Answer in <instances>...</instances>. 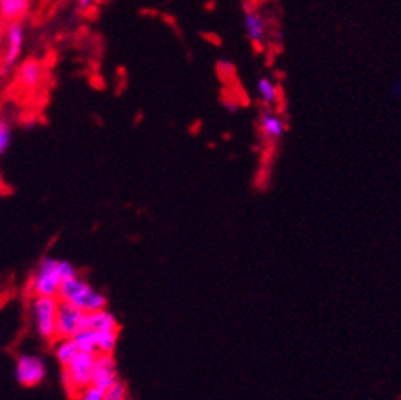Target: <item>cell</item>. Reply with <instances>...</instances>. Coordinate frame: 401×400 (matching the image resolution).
Masks as SVG:
<instances>
[{
  "mask_svg": "<svg viewBox=\"0 0 401 400\" xmlns=\"http://www.w3.org/2000/svg\"><path fill=\"white\" fill-rule=\"evenodd\" d=\"M117 379H119V370H117L114 354H98L95 360V370H93L91 386L106 391Z\"/></svg>",
  "mask_w": 401,
  "mask_h": 400,
  "instance_id": "cell-7",
  "label": "cell"
},
{
  "mask_svg": "<svg viewBox=\"0 0 401 400\" xmlns=\"http://www.w3.org/2000/svg\"><path fill=\"white\" fill-rule=\"evenodd\" d=\"M56 296H32L31 315L36 333L41 340L55 343L56 341Z\"/></svg>",
  "mask_w": 401,
  "mask_h": 400,
  "instance_id": "cell-3",
  "label": "cell"
},
{
  "mask_svg": "<svg viewBox=\"0 0 401 400\" xmlns=\"http://www.w3.org/2000/svg\"><path fill=\"white\" fill-rule=\"evenodd\" d=\"M79 353L80 351L79 348H77V344L74 343V340L72 338L55 341V359L60 362L61 367H65V365L69 364Z\"/></svg>",
  "mask_w": 401,
  "mask_h": 400,
  "instance_id": "cell-14",
  "label": "cell"
},
{
  "mask_svg": "<svg viewBox=\"0 0 401 400\" xmlns=\"http://www.w3.org/2000/svg\"><path fill=\"white\" fill-rule=\"evenodd\" d=\"M224 107H226V111L231 112V114H237L238 109H240V104L233 100H224Z\"/></svg>",
  "mask_w": 401,
  "mask_h": 400,
  "instance_id": "cell-20",
  "label": "cell"
},
{
  "mask_svg": "<svg viewBox=\"0 0 401 400\" xmlns=\"http://www.w3.org/2000/svg\"><path fill=\"white\" fill-rule=\"evenodd\" d=\"M43 77V65L36 58H29L18 67V82L24 89H36Z\"/></svg>",
  "mask_w": 401,
  "mask_h": 400,
  "instance_id": "cell-12",
  "label": "cell"
},
{
  "mask_svg": "<svg viewBox=\"0 0 401 400\" xmlns=\"http://www.w3.org/2000/svg\"><path fill=\"white\" fill-rule=\"evenodd\" d=\"M58 300L69 302L83 312H95L107 309V298L104 293L91 287L80 276L62 282Z\"/></svg>",
  "mask_w": 401,
  "mask_h": 400,
  "instance_id": "cell-2",
  "label": "cell"
},
{
  "mask_svg": "<svg viewBox=\"0 0 401 400\" xmlns=\"http://www.w3.org/2000/svg\"><path fill=\"white\" fill-rule=\"evenodd\" d=\"M7 72H8V69H7V67H5L3 65H2V66H0V79H2V77H5V76H7Z\"/></svg>",
  "mask_w": 401,
  "mask_h": 400,
  "instance_id": "cell-22",
  "label": "cell"
},
{
  "mask_svg": "<svg viewBox=\"0 0 401 400\" xmlns=\"http://www.w3.org/2000/svg\"><path fill=\"white\" fill-rule=\"evenodd\" d=\"M96 355L98 354L95 353H83V351H80L69 364L62 367V384H65V388L72 396L79 392L80 389L91 384Z\"/></svg>",
  "mask_w": 401,
  "mask_h": 400,
  "instance_id": "cell-4",
  "label": "cell"
},
{
  "mask_svg": "<svg viewBox=\"0 0 401 400\" xmlns=\"http://www.w3.org/2000/svg\"><path fill=\"white\" fill-rule=\"evenodd\" d=\"M82 330H93V331H109V330H120L117 317L107 309L85 312L83 315Z\"/></svg>",
  "mask_w": 401,
  "mask_h": 400,
  "instance_id": "cell-11",
  "label": "cell"
},
{
  "mask_svg": "<svg viewBox=\"0 0 401 400\" xmlns=\"http://www.w3.org/2000/svg\"><path fill=\"white\" fill-rule=\"evenodd\" d=\"M24 47V27L21 23L14 21L10 24L7 32V53H5L3 66L10 69L16 65Z\"/></svg>",
  "mask_w": 401,
  "mask_h": 400,
  "instance_id": "cell-10",
  "label": "cell"
},
{
  "mask_svg": "<svg viewBox=\"0 0 401 400\" xmlns=\"http://www.w3.org/2000/svg\"><path fill=\"white\" fill-rule=\"evenodd\" d=\"M102 396H104V391L90 384V386L83 388L79 392L74 394V400H102Z\"/></svg>",
  "mask_w": 401,
  "mask_h": 400,
  "instance_id": "cell-19",
  "label": "cell"
},
{
  "mask_svg": "<svg viewBox=\"0 0 401 400\" xmlns=\"http://www.w3.org/2000/svg\"><path fill=\"white\" fill-rule=\"evenodd\" d=\"M259 131L266 141L278 143L286 133V122L277 111L264 107L259 112Z\"/></svg>",
  "mask_w": 401,
  "mask_h": 400,
  "instance_id": "cell-8",
  "label": "cell"
},
{
  "mask_svg": "<svg viewBox=\"0 0 401 400\" xmlns=\"http://www.w3.org/2000/svg\"><path fill=\"white\" fill-rule=\"evenodd\" d=\"M102 400H128V388L119 378L109 389H106Z\"/></svg>",
  "mask_w": 401,
  "mask_h": 400,
  "instance_id": "cell-17",
  "label": "cell"
},
{
  "mask_svg": "<svg viewBox=\"0 0 401 400\" xmlns=\"http://www.w3.org/2000/svg\"><path fill=\"white\" fill-rule=\"evenodd\" d=\"M275 41H278V42L283 41V32L282 31H278V34L275 32Z\"/></svg>",
  "mask_w": 401,
  "mask_h": 400,
  "instance_id": "cell-23",
  "label": "cell"
},
{
  "mask_svg": "<svg viewBox=\"0 0 401 400\" xmlns=\"http://www.w3.org/2000/svg\"><path fill=\"white\" fill-rule=\"evenodd\" d=\"M79 276L76 266L66 260H56L53 256L42 258L29 280V291L32 296H56L62 282Z\"/></svg>",
  "mask_w": 401,
  "mask_h": 400,
  "instance_id": "cell-1",
  "label": "cell"
},
{
  "mask_svg": "<svg viewBox=\"0 0 401 400\" xmlns=\"http://www.w3.org/2000/svg\"><path fill=\"white\" fill-rule=\"evenodd\" d=\"M83 315L85 312L77 309L76 306L66 301H58L56 307V340L72 338L79 333L83 325Z\"/></svg>",
  "mask_w": 401,
  "mask_h": 400,
  "instance_id": "cell-6",
  "label": "cell"
},
{
  "mask_svg": "<svg viewBox=\"0 0 401 400\" xmlns=\"http://www.w3.org/2000/svg\"><path fill=\"white\" fill-rule=\"evenodd\" d=\"M96 335V351L98 354H114L119 343L120 330H109V331H95Z\"/></svg>",
  "mask_w": 401,
  "mask_h": 400,
  "instance_id": "cell-15",
  "label": "cell"
},
{
  "mask_svg": "<svg viewBox=\"0 0 401 400\" xmlns=\"http://www.w3.org/2000/svg\"><path fill=\"white\" fill-rule=\"evenodd\" d=\"M93 3H95V0H77V10L79 12H87Z\"/></svg>",
  "mask_w": 401,
  "mask_h": 400,
  "instance_id": "cell-21",
  "label": "cell"
},
{
  "mask_svg": "<svg viewBox=\"0 0 401 400\" xmlns=\"http://www.w3.org/2000/svg\"><path fill=\"white\" fill-rule=\"evenodd\" d=\"M29 8V0H0V13L7 19H19Z\"/></svg>",
  "mask_w": 401,
  "mask_h": 400,
  "instance_id": "cell-16",
  "label": "cell"
},
{
  "mask_svg": "<svg viewBox=\"0 0 401 400\" xmlns=\"http://www.w3.org/2000/svg\"><path fill=\"white\" fill-rule=\"evenodd\" d=\"M243 27L247 32V37L251 43H262L266 41L267 23L259 12H256L249 3H243Z\"/></svg>",
  "mask_w": 401,
  "mask_h": 400,
  "instance_id": "cell-9",
  "label": "cell"
},
{
  "mask_svg": "<svg viewBox=\"0 0 401 400\" xmlns=\"http://www.w3.org/2000/svg\"><path fill=\"white\" fill-rule=\"evenodd\" d=\"M256 93L259 101L262 102L264 107H271L273 109L280 101V90H278V84L272 77L262 76L259 77L256 82Z\"/></svg>",
  "mask_w": 401,
  "mask_h": 400,
  "instance_id": "cell-13",
  "label": "cell"
},
{
  "mask_svg": "<svg viewBox=\"0 0 401 400\" xmlns=\"http://www.w3.org/2000/svg\"><path fill=\"white\" fill-rule=\"evenodd\" d=\"M14 378L23 388H36L47 378V365L36 354H19L14 362Z\"/></svg>",
  "mask_w": 401,
  "mask_h": 400,
  "instance_id": "cell-5",
  "label": "cell"
},
{
  "mask_svg": "<svg viewBox=\"0 0 401 400\" xmlns=\"http://www.w3.org/2000/svg\"><path fill=\"white\" fill-rule=\"evenodd\" d=\"M10 144H12V126L0 117V155L10 148Z\"/></svg>",
  "mask_w": 401,
  "mask_h": 400,
  "instance_id": "cell-18",
  "label": "cell"
}]
</instances>
